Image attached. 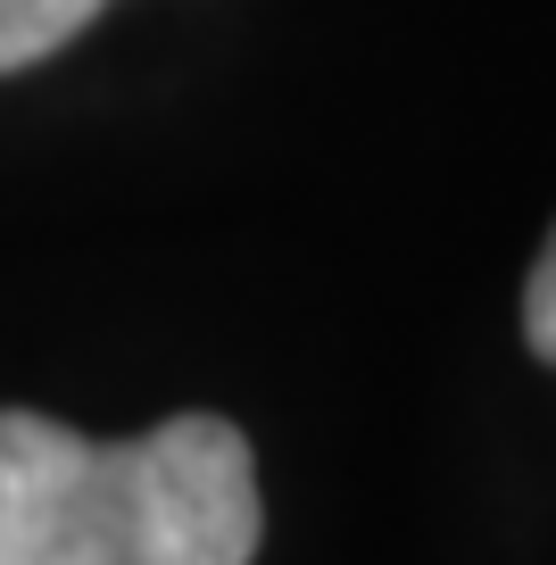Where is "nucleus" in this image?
<instances>
[{"label":"nucleus","mask_w":556,"mask_h":565,"mask_svg":"<svg viewBox=\"0 0 556 565\" xmlns=\"http://www.w3.org/2000/svg\"><path fill=\"white\" fill-rule=\"evenodd\" d=\"M258 541V466L225 416L92 441L0 407V565H249Z\"/></svg>","instance_id":"f257e3e1"},{"label":"nucleus","mask_w":556,"mask_h":565,"mask_svg":"<svg viewBox=\"0 0 556 565\" xmlns=\"http://www.w3.org/2000/svg\"><path fill=\"white\" fill-rule=\"evenodd\" d=\"M108 0H0V75L34 67V58L67 51Z\"/></svg>","instance_id":"f03ea898"},{"label":"nucleus","mask_w":556,"mask_h":565,"mask_svg":"<svg viewBox=\"0 0 556 565\" xmlns=\"http://www.w3.org/2000/svg\"><path fill=\"white\" fill-rule=\"evenodd\" d=\"M523 341L556 366V233H548V249H539L532 282H523Z\"/></svg>","instance_id":"7ed1b4c3"}]
</instances>
